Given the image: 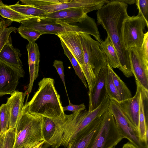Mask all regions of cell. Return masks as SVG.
Masks as SVG:
<instances>
[{
  "instance_id": "obj_1",
  "label": "cell",
  "mask_w": 148,
  "mask_h": 148,
  "mask_svg": "<svg viewBox=\"0 0 148 148\" xmlns=\"http://www.w3.org/2000/svg\"><path fill=\"white\" fill-rule=\"evenodd\" d=\"M128 5L119 0H111L105 4L96 13L97 24L106 30L117 53L119 69L127 77L133 76L129 50L125 49L121 41L123 23L129 16Z\"/></svg>"
},
{
  "instance_id": "obj_2",
  "label": "cell",
  "mask_w": 148,
  "mask_h": 148,
  "mask_svg": "<svg viewBox=\"0 0 148 148\" xmlns=\"http://www.w3.org/2000/svg\"><path fill=\"white\" fill-rule=\"evenodd\" d=\"M38 88L32 99L25 103L23 110L36 115L53 118L65 116L60 95L55 86L54 80L44 77L38 83Z\"/></svg>"
},
{
  "instance_id": "obj_3",
  "label": "cell",
  "mask_w": 148,
  "mask_h": 148,
  "mask_svg": "<svg viewBox=\"0 0 148 148\" xmlns=\"http://www.w3.org/2000/svg\"><path fill=\"white\" fill-rule=\"evenodd\" d=\"M79 34L84 56V63L81 68L90 91L100 70L108 63L106 55L100 48V43L88 34L81 32Z\"/></svg>"
},
{
  "instance_id": "obj_4",
  "label": "cell",
  "mask_w": 148,
  "mask_h": 148,
  "mask_svg": "<svg viewBox=\"0 0 148 148\" xmlns=\"http://www.w3.org/2000/svg\"><path fill=\"white\" fill-rule=\"evenodd\" d=\"M42 116L30 114L23 110L15 129L13 148H32L45 142L42 129Z\"/></svg>"
},
{
  "instance_id": "obj_5",
  "label": "cell",
  "mask_w": 148,
  "mask_h": 148,
  "mask_svg": "<svg viewBox=\"0 0 148 148\" xmlns=\"http://www.w3.org/2000/svg\"><path fill=\"white\" fill-rule=\"evenodd\" d=\"M102 115L99 126L87 148H112L123 138L108 108Z\"/></svg>"
},
{
  "instance_id": "obj_6",
  "label": "cell",
  "mask_w": 148,
  "mask_h": 148,
  "mask_svg": "<svg viewBox=\"0 0 148 148\" xmlns=\"http://www.w3.org/2000/svg\"><path fill=\"white\" fill-rule=\"evenodd\" d=\"M146 26L148 27L144 18L138 14L128 16L124 20L121 30V41L126 50L141 47L145 36L144 30Z\"/></svg>"
},
{
  "instance_id": "obj_7",
  "label": "cell",
  "mask_w": 148,
  "mask_h": 148,
  "mask_svg": "<svg viewBox=\"0 0 148 148\" xmlns=\"http://www.w3.org/2000/svg\"><path fill=\"white\" fill-rule=\"evenodd\" d=\"M18 29L30 28L37 30L43 34H51L58 35L66 32H81L75 25L68 24L58 20L48 17H32L24 21Z\"/></svg>"
},
{
  "instance_id": "obj_8",
  "label": "cell",
  "mask_w": 148,
  "mask_h": 148,
  "mask_svg": "<svg viewBox=\"0 0 148 148\" xmlns=\"http://www.w3.org/2000/svg\"><path fill=\"white\" fill-rule=\"evenodd\" d=\"M113 115L116 125L123 138L138 148H148V145L140 138L138 130L132 124L123 112L118 103L110 99L108 108Z\"/></svg>"
},
{
  "instance_id": "obj_9",
  "label": "cell",
  "mask_w": 148,
  "mask_h": 148,
  "mask_svg": "<svg viewBox=\"0 0 148 148\" xmlns=\"http://www.w3.org/2000/svg\"><path fill=\"white\" fill-rule=\"evenodd\" d=\"M25 73L0 60V97L13 93Z\"/></svg>"
},
{
  "instance_id": "obj_10",
  "label": "cell",
  "mask_w": 148,
  "mask_h": 148,
  "mask_svg": "<svg viewBox=\"0 0 148 148\" xmlns=\"http://www.w3.org/2000/svg\"><path fill=\"white\" fill-rule=\"evenodd\" d=\"M128 50L132 71L136 81L148 91V61L143 58L140 48L132 47Z\"/></svg>"
},
{
  "instance_id": "obj_11",
  "label": "cell",
  "mask_w": 148,
  "mask_h": 148,
  "mask_svg": "<svg viewBox=\"0 0 148 148\" xmlns=\"http://www.w3.org/2000/svg\"><path fill=\"white\" fill-rule=\"evenodd\" d=\"M110 1L108 0H67L62 3L36 7L48 13L64 9L82 7L87 14L94 10H98Z\"/></svg>"
},
{
  "instance_id": "obj_12",
  "label": "cell",
  "mask_w": 148,
  "mask_h": 148,
  "mask_svg": "<svg viewBox=\"0 0 148 148\" xmlns=\"http://www.w3.org/2000/svg\"><path fill=\"white\" fill-rule=\"evenodd\" d=\"M107 65L102 68L96 76L92 89L89 91L88 112L96 108L108 95L106 88L105 76L108 70Z\"/></svg>"
},
{
  "instance_id": "obj_13",
  "label": "cell",
  "mask_w": 148,
  "mask_h": 148,
  "mask_svg": "<svg viewBox=\"0 0 148 148\" xmlns=\"http://www.w3.org/2000/svg\"><path fill=\"white\" fill-rule=\"evenodd\" d=\"M27 95V90L24 93L16 90L7 98L6 104L9 114L8 129L15 130L17 123L23 110L24 102Z\"/></svg>"
},
{
  "instance_id": "obj_14",
  "label": "cell",
  "mask_w": 148,
  "mask_h": 148,
  "mask_svg": "<svg viewBox=\"0 0 148 148\" xmlns=\"http://www.w3.org/2000/svg\"><path fill=\"white\" fill-rule=\"evenodd\" d=\"M136 82L137 89L135 95L130 99L118 103L126 117L138 130L141 86L137 82Z\"/></svg>"
},
{
  "instance_id": "obj_15",
  "label": "cell",
  "mask_w": 148,
  "mask_h": 148,
  "mask_svg": "<svg viewBox=\"0 0 148 148\" xmlns=\"http://www.w3.org/2000/svg\"><path fill=\"white\" fill-rule=\"evenodd\" d=\"M102 118V115L79 131L69 143L67 148H87L92 136L99 128Z\"/></svg>"
},
{
  "instance_id": "obj_16",
  "label": "cell",
  "mask_w": 148,
  "mask_h": 148,
  "mask_svg": "<svg viewBox=\"0 0 148 148\" xmlns=\"http://www.w3.org/2000/svg\"><path fill=\"white\" fill-rule=\"evenodd\" d=\"M57 36L73 55L81 68L84 63L83 52L79 32H66Z\"/></svg>"
},
{
  "instance_id": "obj_17",
  "label": "cell",
  "mask_w": 148,
  "mask_h": 148,
  "mask_svg": "<svg viewBox=\"0 0 148 148\" xmlns=\"http://www.w3.org/2000/svg\"><path fill=\"white\" fill-rule=\"evenodd\" d=\"M87 14L83 8L77 7L48 13L45 17L55 19L70 24L80 22Z\"/></svg>"
},
{
  "instance_id": "obj_18",
  "label": "cell",
  "mask_w": 148,
  "mask_h": 148,
  "mask_svg": "<svg viewBox=\"0 0 148 148\" xmlns=\"http://www.w3.org/2000/svg\"><path fill=\"white\" fill-rule=\"evenodd\" d=\"M148 91L141 87L138 131L141 140L148 145Z\"/></svg>"
},
{
  "instance_id": "obj_19",
  "label": "cell",
  "mask_w": 148,
  "mask_h": 148,
  "mask_svg": "<svg viewBox=\"0 0 148 148\" xmlns=\"http://www.w3.org/2000/svg\"><path fill=\"white\" fill-rule=\"evenodd\" d=\"M26 49L28 56L29 73V82L28 90L31 91L34 82L38 75L40 54L38 47L35 42H29Z\"/></svg>"
},
{
  "instance_id": "obj_20",
  "label": "cell",
  "mask_w": 148,
  "mask_h": 148,
  "mask_svg": "<svg viewBox=\"0 0 148 148\" xmlns=\"http://www.w3.org/2000/svg\"><path fill=\"white\" fill-rule=\"evenodd\" d=\"M21 55L20 51L13 46L10 36L0 52V60L18 69L24 71L20 58Z\"/></svg>"
},
{
  "instance_id": "obj_21",
  "label": "cell",
  "mask_w": 148,
  "mask_h": 148,
  "mask_svg": "<svg viewBox=\"0 0 148 148\" xmlns=\"http://www.w3.org/2000/svg\"><path fill=\"white\" fill-rule=\"evenodd\" d=\"M110 101V98L108 95L96 108L88 112L76 129L69 143L79 131L88 125L97 118L102 115L108 108Z\"/></svg>"
},
{
  "instance_id": "obj_22",
  "label": "cell",
  "mask_w": 148,
  "mask_h": 148,
  "mask_svg": "<svg viewBox=\"0 0 148 148\" xmlns=\"http://www.w3.org/2000/svg\"><path fill=\"white\" fill-rule=\"evenodd\" d=\"M100 48L106 55L108 63L112 68L120 67L119 57L116 50L109 37L107 35L104 40H101Z\"/></svg>"
},
{
  "instance_id": "obj_23",
  "label": "cell",
  "mask_w": 148,
  "mask_h": 148,
  "mask_svg": "<svg viewBox=\"0 0 148 148\" xmlns=\"http://www.w3.org/2000/svg\"><path fill=\"white\" fill-rule=\"evenodd\" d=\"M80 29L81 32L92 35L99 43L101 40L97 25L94 19L87 14L80 22L75 23Z\"/></svg>"
},
{
  "instance_id": "obj_24",
  "label": "cell",
  "mask_w": 148,
  "mask_h": 148,
  "mask_svg": "<svg viewBox=\"0 0 148 148\" xmlns=\"http://www.w3.org/2000/svg\"><path fill=\"white\" fill-rule=\"evenodd\" d=\"M19 1L15 4L8 5L10 8L24 15L32 17H45L48 12L46 11L36 7L21 5Z\"/></svg>"
},
{
  "instance_id": "obj_25",
  "label": "cell",
  "mask_w": 148,
  "mask_h": 148,
  "mask_svg": "<svg viewBox=\"0 0 148 148\" xmlns=\"http://www.w3.org/2000/svg\"><path fill=\"white\" fill-rule=\"evenodd\" d=\"M107 66L108 71L112 77L121 101L131 98V93L125 83L114 71L112 68L108 64Z\"/></svg>"
},
{
  "instance_id": "obj_26",
  "label": "cell",
  "mask_w": 148,
  "mask_h": 148,
  "mask_svg": "<svg viewBox=\"0 0 148 148\" xmlns=\"http://www.w3.org/2000/svg\"><path fill=\"white\" fill-rule=\"evenodd\" d=\"M0 15L12 21L21 23L32 16L22 14L9 8L0 0Z\"/></svg>"
},
{
  "instance_id": "obj_27",
  "label": "cell",
  "mask_w": 148,
  "mask_h": 148,
  "mask_svg": "<svg viewBox=\"0 0 148 148\" xmlns=\"http://www.w3.org/2000/svg\"><path fill=\"white\" fill-rule=\"evenodd\" d=\"M12 22L9 20H5L0 17V52L8 41L11 33L17 29L14 27H8Z\"/></svg>"
},
{
  "instance_id": "obj_28",
  "label": "cell",
  "mask_w": 148,
  "mask_h": 148,
  "mask_svg": "<svg viewBox=\"0 0 148 148\" xmlns=\"http://www.w3.org/2000/svg\"><path fill=\"white\" fill-rule=\"evenodd\" d=\"M60 41L64 54L69 60L75 70L76 74L81 80L85 87L87 88L88 86L86 82V79L78 61L63 42L61 40Z\"/></svg>"
},
{
  "instance_id": "obj_29",
  "label": "cell",
  "mask_w": 148,
  "mask_h": 148,
  "mask_svg": "<svg viewBox=\"0 0 148 148\" xmlns=\"http://www.w3.org/2000/svg\"><path fill=\"white\" fill-rule=\"evenodd\" d=\"M105 84L107 93L110 99H113L119 103L121 101L120 96L108 69L105 76Z\"/></svg>"
},
{
  "instance_id": "obj_30",
  "label": "cell",
  "mask_w": 148,
  "mask_h": 148,
  "mask_svg": "<svg viewBox=\"0 0 148 148\" xmlns=\"http://www.w3.org/2000/svg\"><path fill=\"white\" fill-rule=\"evenodd\" d=\"M15 139V129H8L0 135V148H13Z\"/></svg>"
},
{
  "instance_id": "obj_31",
  "label": "cell",
  "mask_w": 148,
  "mask_h": 148,
  "mask_svg": "<svg viewBox=\"0 0 148 148\" xmlns=\"http://www.w3.org/2000/svg\"><path fill=\"white\" fill-rule=\"evenodd\" d=\"M21 36L28 40L29 42L35 41L43 34L40 32L32 29L24 28L17 29Z\"/></svg>"
},
{
  "instance_id": "obj_32",
  "label": "cell",
  "mask_w": 148,
  "mask_h": 148,
  "mask_svg": "<svg viewBox=\"0 0 148 148\" xmlns=\"http://www.w3.org/2000/svg\"><path fill=\"white\" fill-rule=\"evenodd\" d=\"M0 120L1 133L8 129L9 123V114L6 104H2L0 106Z\"/></svg>"
},
{
  "instance_id": "obj_33",
  "label": "cell",
  "mask_w": 148,
  "mask_h": 148,
  "mask_svg": "<svg viewBox=\"0 0 148 148\" xmlns=\"http://www.w3.org/2000/svg\"><path fill=\"white\" fill-rule=\"evenodd\" d=\"M66 1L67 0H21L20 1L22 4L25 5L37 7L62 3Z\"/></svg>"
},
{
  "instance_id": "obj_34",
  "label": "cell",
  "mask_w": 148,
  "mask_h": 148,
  "mask_svg": "<svg viewBox=\"0 0 148 148\" xmlns=\"http://www.w3.org/2000/svg\"><path fill=\"white\" fill-rule=\"evenodd\" d=\"M135 3L138 10V15L144 18L148 25V0H136Z\"/></svg>"
},
{
  "instance_id": "obj_35",
  "label": "cell",
  "mask_w": 148,
  "mask_h": 148,
  "mask_svg": "<svg viewBox=\"0 0 148 148\" xmlns=\"http://www.w3.org/2000/svg\"><path fill=\"white\" fill-rule=\"evenodd\" d=\"M53 66L56 69L63 82L67 95L69 98L65 82L64 75V67L63 62L61 60H55L53 62Z\"/></svg>"
},
{
  "instance_id": "obj_36",
  "label": "cell",
  "mask_w": 148,
  "mask_h": 148,
  "mask_svg": "<svg viewBox=\"0 0 148 148\" xmlns=\"http://www.w3.org/2000/svg\"><path fill=\"white\" fill-rule=\"evenodd\" d=\"M143 58L148 61V32L145 34L143 43L140 48Z\"/></svg>"
},
{
  "instance_id": "obj_37",
  "label": "cell",
  "mask_w": 148,
  "mask_h": 148,
  "mask_svg": "<svg viewBox=\"0 0 148 148\" xmlns=\"http://www.w3.org/2000/svg\"><path fill=\"white\" fill-rule=\"evenodd\" d=\"M68 100L69 105L67 106L63 107L64 111L67 110L72 112H73L76 111L84 110L85 109L86 107L84 103L79 105H74L71 102L69 99Z\"/></svg>"
},
{
  "instance_id": "obj_38",
  "label": "cell",
  "mask_w": 148,
  "mask_h": 148,
  "mask_svg": "<svg viewBox=\"0 0 148 148\" xmlns=\"http://www.w3.org/2000/svg\"><path fill=\"white\" fill-rule=\"evenodd\" d=\"M122 148H138L135 146L133 144L128 142L124 144L122 147Z\"/></svg>"
},
{
  "instance_id": "obj_39",
  "label": "cell",
  "mask_w": 148,
  "mask_h": 148,
  "mask_svg": "<svg viewBox=\"0 0 148 148\" xmlns=\"http://www.w3.org/2000/svg\"><path fill=\"white\" fill-rule=\"evenodd\" d=\"M119 1L123 2L127 5L128 4L131 5L135 3L136 0H119Z\"/></svg>"
},
{
  "instance_id": "obj_40",
  "label": "cell",
  "mask_w": 148,
  "mask_h": 148,
  "mask_svg": "<svg viewBox=\"0 0 148 148\" xmlns=\"http://www.w3.org/2000/svg\"><path fill=\"white\" fill-rule=\"evenodd\" d=\"M44 143H45V142H42L32 148H42V146Z\"/></svg>"
},
{
  "instance_id": "obj_41",
  "label": "cell",
  "mask_w": 148,
  "mask_h": 148,
  "mask_svg": "<svg viewBox=\"0 0 148 148\" xmlns=\"http://www.w3.org/2000/svg\"><path fill=\"white\" fill-rule=\"evenodd\" d=\"M1 133H1V125L0 120V135Z\"/></svg>"
},
{
  "instance_id": "obj_42",
  "label": "cell",
  "mask_w": 148,
  "mask_h": 148,
  "mask_svg": "<svg viewBox=\"0 0 148 148\" xmlns=\"http://www.w3.org/2000/svg\"><path fill=\"white\" fill-rule=\"evenodd\" d=\"M112 148H115V147H112Z\"/></svg>"
}]
</instances>
